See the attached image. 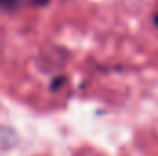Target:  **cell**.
Returning <instances> with one entry per match:
<instances>
[{
  "mask_svg": "<svg viewBox=\"0 0 158 156\" xmlns=\"http://www.w3.org/2000/svg\"><path fill=\"white\" fill-rule=\"evenodd\" d=\"M63 84H66V77H63V76H59V77H55L53 79V83L50 84V90L52 92H55V90H59Z\"/></svg>",
  "mask_w": 158,
  "mask_h": 156,
  "instance_id": "6da1fadb",
  "label": "cell"
},
{
  "mask_svg": "<svg viewBox=\"0 0 158 156\" xmlns=\"http://www.w3.org/2000/svg\"><path fill=\"white\" fill-rule=\"evenodd\" d=\"M19 2H20V0H0V7H4V9H13V7L19 6Z\"/></svg>",
  "mask_w": 158,
  "mask_h": 156,
  "instance_id": "7a4b0ae2",
  "label": "cell"
},
{
  "mask_svg": "<svg viewBox=\"0 0 158 156\" xmlns=\"http://www.w3.org/2000/svg\"><path fill=\"white\" fill-rule=\"evenodd\" d=\"M153 20H155V24H156V28H158V15H155V18H153Z\"/></svg>",
  "mask_w": 158,
  "mask_h": 156,
  "instance_id": "3957f363",
  "label": "cell"
}]
</instances>
